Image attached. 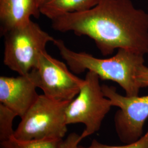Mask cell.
<instances>
[{"label": "cell", "instance_id": "cell-1", "mask_svg": "<svg viewBox=\"0 0 148 148\" xmlns=\"http://www.w3.org/2000/svg\"><path fill=\"white\" fill-rule=\"evenodd\" d=\"M52 27L92 39L104 56L119 49L148 54V13L131 0H101L89 10L53 19Z\"/></svg>", "mask_w": 148, "mask_h": 148}, {"label": "cell", "instance_id": "cell-2", "mask_svg": "<svg viewBox=\"0 0 148 148\" xmlns=\"http://www.w3.org/2000/svg\"><path fill=\"white\" fill-rule=\"evenodd\" d=\"M53 43L74 74L88 70L97 74L101 80L116 82L125 90L126 95H139L141 88L136 76L138 69L144 64L143 55L119 49L109 58H97L88 53L71 50L62 40L55 39Z\"/></svg>", "mask_w": 148, "mask_h": 148}, {"label": "cell", "instance_id": "cell-3", "mask_svg": "<svg viewBox=\"0 0 148 148\" xmlns=\"http://www.w3.org/2000/svg\"><path fill=\"white\" fill-rule=\"evenodd\" d=\"M70 101L39 95L21 118L13 137L20 140L63 139L68 131L66 109Z\"/></svg>", "mask_w": 148, "mask_h": 148}, {"label": "cell", "instance_id": "cell-4", "mask_svg": "<svg viewBox=\"0 0 148 148\" xmlns=\"http://www.w3.org/2000/svg\"><path fill=\"white\" fill-rule=\"evenodd\" d=\"M3 36V63L19 75L28 74L35 69L47 45L55 40L32 20L11 29Z\"/></svg>", "mask_w": 148, "mask_h": 148}, {"label": "cell", "instance_id": "cell-5", "mask_svg": "<svg viewBox=\"0 0 148 148\" xmlns=\"http://www.w3.org/2000/svg\"><path fill=\"white\" fill-rule=\"evenodd\" d=\"M99 77L95 73L87 71L84 83L79 94L69 103L66 109V121L68 125L82 123V139L97 132L106 115L112 106L104 95Z\"/></svg>", "mask_w": 148, "mask_h": 148}, {"label": "cell", "instance_id": "cell-6", "mask_svg": "<svg viewBox=\"0 0 148 148\" xmlns=\"http://www.w3.org/2000/svg\"><path fill=\"white\" fill-rule=\"evenodd\" d=\"M103 93L112 106L119 109L114 116L116 132L124 144L133 143L142 137L148 119V95H122L113 86L101 85Z\"/></svg>", "mask_w": 148, "mask_h": 148}, {"label": "cell", "instance_id": "cell-7", "mask_svg": "<svg viewBox=\"0 0 148 148\" xmlns=\"http://www.w3.org/2000/svg\"><path fill=\"white\" fill-rule=\"evenodd\" d=\"M37 87L43 95L59 101H71L79 94L84 79L70 71L65 64L54 58L46 51L41 53L33 69Z\"/></svg>", "mask_w": 148, "mask_h": 148}, {"label": "cell", "instance_id": "cell-8", "mask_svg": "<svg viewBox=\"0 0 148 148\" xmlns=\"http://www.w3.org/2000/svg\"><path fill=\"white\" fill-rule=\"evenodd\" d=\"M32 71L16 77H0V103L21 118L25 115L39 96Z\"/></svg>", "mask_w": 148, "mask_h": 148}, {"label": "cell", "instance_id": "cell-9", "mask_svg": "<svg viewBox=\"0 0 148 148\" xmlns=\"http://www.w3.org/2000/svg\"><path fill=\"white\" fill-rule=\"evenodd\" d=\"M36 0H0V31L4 35L41 14Z\"/></svg>", "mask_w": 148, "mask_h": 148}, {"label": "cell", "instance_id": "cell-10", "mask_svg": "<svg viewBox=\"0 0 148 148\" xmlns=\"http://www.w3.org/2000/svg\"><path fill=\"white\" fill-rule=\"evenodd\" d=\"M101 0H48L40 9V13L53 21L68 13L89 10L95 7Z\"/></svg>", "mask_w": 148, "mask_h": 148}, {"label": "cell", "instance_id": "cell-11", "mask_svg": "<svg viewBox=\"0 0 148 148\" xmlns=\"http://www.w3.org/2000/svg\"><path fill=\"white\" fill-rule=\"evenodd\" d=\"M62 140H20L13 137L7 140L1 142V148H58Z\"/></svg>", "mask_w": 148, "mask_h": 148}, {"label": "cell", "instance_id": "cell-12", "mask_svg": "<svg viewBox=\"0 0 148 148\" xmlns=\"http://www.w3.org/2000/svg\"><path fill=\"white\" fill-rule=\"evenodd\" d=\"M18 116L14 112L6 106L0 103V141L7 140L14 136L13 123Z\"/></svg>", "mask_w": 148, "mask_h": 148}, {"label": "cell", "instance_id": "cell-13", "mask_svg": "<svg viewBox=\"0 0 148 148\" xmlns=\"http://www.w3.org/2000/svg\"><path fill=\"white\" fill-rule=\"evenodd\" d=\"M79 148H148V128L142 137L133 143L125 144L121 146H114L100 143L94 139L89 146H79Z\"/></svg>", "mask_w": 148, "mask_h": 148}, {"label": "cell", "instance_id": "cell-14", "mask_svg": "<svg viewBox=\"0 0 148 148\" xmlns=\"http://www.w3.org/2000/svg\"><path fill=\"white\" fill-rule=\"evenodd\" d=\"M81 135L71 133L65 139H62L58 148H79V143L82 140Z\"/></svg>", "mask_w": 148, "mask_h": 148}, {"label": "cell", "instance_id": "cell-15", "mask_svg": "<svg viewBox=\"0 0 148 148\" xmlns=\"http://www.w3.org/2000/svg\"><path fill=\"white\" fill-rule=\"evenodd\" d=\"M136 79L141 88L148 87V67L142 65L138 70Z\"/></svg>", "mask_w": 148, "mask_h": 148}, {"label": "cell", "instance_id": "cell-16", "mask_svg": "<svg viewBox=\"0 0 148 148\" xmlns=\"http://www.w3.org/2000/svg\"><path fill=\"white\" fill-rule=\"evenodd\" d=\"M36 1H37L38 5V7H39L40 8V7H41L47 1H48V0H36Z\"/></svg>", "mask_w": 148, "mask_h": 148}]
</instances>
